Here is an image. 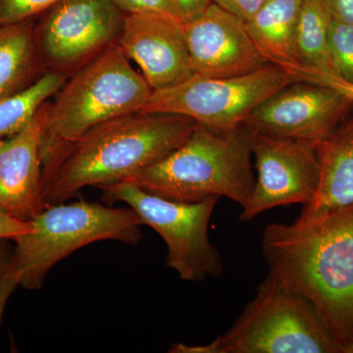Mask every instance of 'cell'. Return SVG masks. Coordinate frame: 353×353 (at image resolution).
I'll return each instance as SVG.
<instances>
[{
    "label": "cell",
    "mask_w": 353,
    "mask_h": 353,
    "mask_svg": "<svg viewBox=\"0 0 353 353\" xmlns=\"http://www.w3.org/2000/svg\"><path fill=\"white\" fill-rule=\"evenodd\" d=\"M262 252L269 272L314 306L341 353H353V204L269 225Z\"/></svg>",
    "instance_id": "1"
},
{
    "label": "cell",
    "mask_w": 353,
    "mask_h": 353,
    "mask_svg": "<svg viewBox=\"0 0 353 353\" xmlns=\"http://www.w3.org/2000/svg\"><path fill=\"white\" fill-rule=\"evenodd\" d=\"M197 123L176 114L137 112L99 125L65 148L43 171L46 205L83 188L125 182L187 141Z\"/></svg>",
    "instance_id": "2"
},
{
    "label": "cell",
    "mask_w": 353,
    "mask_h": 353,
    "mask_svg": "<svg viewBox=\"0 0 353 353\" xmlns=\"http://www.w3.org/2000/svg\"><path fill=\"white\" fill-rule=\"evenodd\" d=\"M252 154L245 126L216 131L197 124L185 143L125 182L172 201L226 197L243 208L254 187Z\"/></svg>",
    "instance_id": "3"
},
{
    "label": "cell",
    "mask_w": 353,
    "mask_h": 353,
    "mask_svg": "<svg viewBox=\"0 0 353 353\" xmlns=\"http://www.w3.org/2000/svg\"><path fill=\"white\" fill-rule=\"evenodd\" d=\"M152 92L117 41L104 48L66 81L50 104L41 139L43 171L90 130L141 112Z\"/></svg>",
    "instance_id": "4"
},
{
    "label": "cell",
    "mask_w": 353,
    "mask_h": 353,
    "mask_svg": "<svg viewBox=\"0 0 353 353\" xmlns=\"http://www.w3.org/2000/svg\"><path fill=\"white\" fill-rule=\"evenodd\" d=\"M173 353H341L305 297L269 272L226 333L203 345L175 343Z\"/></svg>",
    "instance_id": "5"
},
{
    "label": "cell",
    "mask_w": 353,
    "mask_h": 353,
    "mask_svg": "<svg viewBox=\"0 0 353 353\" xmlns=\"http://www.w3.org/2000/svg\"><path fill=\"white\" fill-rule=\"evenodd\" d=\"M31 224L29 233L14 241L13 259L21 287L34 290L53 266L83 246L101 241L137 245L143 223L132 208L81 201L48 206Z\"/></svg>",
    "instance_id": "6"
},
{
    "label": "cell",
    "mask_w": 353,
    "mask_h": 353,
    "mask_svg": "<svg viewBox=\"0 0 353 353\" xmlns=\"http://www.w3.org/2000/svg\"><path fill=\"white\" fill-rule=\"evenodd\" d=\"M101 189L104 201L127 204L143 225L160 234L168 248L166 266L175 270L182 280L201 282L223 273L222 257L208 234L209 221L218 197L196 202L172 201L130 182Z\"/></svg>",
    "instance_id": "7"
},
{
    "label": "cell",
    "mask_w": 353,
    "mask_h": 353,
    "mask_svg": "<svg viewBox=\"0 0 353 353\" xmlns=\"http://www.w3.org/2000/svg\"><path fill=\"white\" fill-rule=\"evenodd\" d=\"M296 82L289 72L270 64L230 78L194 74L173 87L153 90L141 112L176 114L209 129L232 131L243 127L272 95Z\"/></svg>",
    "instance_id": "8"
},
{
    "label": "cell",
    "mask_w": 353,
    "mask_h": 353,
    "mask_svg": "<svg viewBox=\"0 0 353 353\" xmlns=\"http://www.w3.org/2000/svg\"><path fill=\"white\" fill-rule=\"evenodd\" d=\"M125 16L113 0H59L36 28L41 61L63 72L95 57L117 41Z\"/></svg>",
    "instance_id": "9"
},
{
    "label": "cell",
    "mask_w": 353,
    "mask_h": 353,
    "mask_svg": "<svg viewBox=\"0 0 353 353\" xmlns=\"http://www.w3.org/2000/svg\"><path fill=\"white\" fill-rule=\"evenodd\" d=\"M250 141L257 175L241 220L248 222L279 206L307 205L319 183L317 146L254 132H250Z\"/></svg>",
    "instance_id": "10"
},
{
    "label": "cell",
    "mask_w": 353,
    "mask_h": 353,
    "mask_svg": "<svg viewBox=\"0 0 353 353\" xmlns=\"http://www.w3.org/2000/svg\"><path fill=\"white\" fill-rule=\"evenodd\" d=\"M352 102L326 85L290 83L265 101L245 121L250 132L318 146L338 128Z\"/></svg>",
    "instance_id": "11"
},
{
    "label": "cell",
    "mask_w": 353,
    "mask_h": 353,
    "mask_svg": "<svg viewBox=\"0 0 353 353\" xmlns=\"http://www.w3.org/2000/svg\"><path fill=\"white\" fill-rule=\"evenodd\" d=\"M183 26L190 66L196 75L230 78L269 65L255 48L245 23L214 3Z\"/></svg>",
    "instance_id": "12"
},
{
    "label": "cell",
    "mask_w": 353,
    "mask_h": 353,
    "mask_svg": "<svg viewBox=\"0 0 353 353\" xmlns=\"http://www.w3.org/2000/svg\"><path fill=\"white\" fill-rule=\"evenodd\" d=\"M117 43L136 62L152 90L194 75L183 22L157 14L126 15Z\"/></svg>",
    "instance_id": "13"
},
{
    "label": "cell",
    "mask_w": 353,
    "mask_h": 353,
    "mask_svg": "<svg viewBox=\"0 0 353 353\" xmlns=\"http://www.w3.org/2000/svg\"><path fill=\"white\" fill-rule=\"evenodd\" d=\"M50 106L44 103L22 131L0 141V209L25 222L48 208L43 196L41 139Z\"/></svg>",
    "instance_id": "14"
},
{
    "label": "cell",
    "mask_w": 353,
    "mask_h": 353,
    "mask_svg": "<svg viewBox=\"0 0 353 353\" xmlns=\"http://www.w3.org/2000/svg\"><path fill=\"white\" fill-rule=\"evenodd\" d=\"M320 176L312 201L299 218L314 217L353 204V121L336 130L317 146Z\"/></svg>",
    "instance_id": "15"
},
{
    "label": "cell",
    "mask_w": 353,
    "mask_h": 353,
    "mask_svg": "<svg viewBox=\"0 0 353 353\" xmlns=\"http://www.w3.org/2000/svg\"><path fill=\"white\" fill-rule=\"evenodd\" d=\"M303 0H267L245 22L246 29L265 61L285 71L301 66L296 53V27Z\"/></svg>",
    "instance_id": "16"
},
{
    "label": "cell",
    "mask_w": 353,
    "mask_h": 353,
    "mask_svg": "<svg viewBox=\"0 0 353 353\" xmlns=\"http://www.w3.org/2000/svg\"><path fill=\"white\" fill-rule=\"evenodd\" d=\"M39 62L32 19L0 25V99L36 80Z\"/></svg>",
    "instance_id": "17"
},
{
    "label": "cell",
    "mask_w": 353,
    "mask_h": 353,
    "mask_svg": "<svg viewBox=\"0 0 353 353\" xmlns=\"http://www.w3.org/2000/svg\"><path fill=\"white\" fill-rule=\"evenodd\" d=\"M67 78L64 72H46L27 87L0 99V141L22 131L48 99L63 87Z\"/></svg>",
    "instance_id": "18"
},
{
    "label": "cell",
    "mask_w": 353,
    "mask_h": 353,
    "mask_svg": "<svg viewBox=\"0 0 353 353\" xmlns=\"http://www.w3.org/2000/svg\"><path fill=\"white\" fill-rule=\"evenodd\" d=\"M331 17L321 0H303L296 27L299 63L333 73L329 51Z\"/></svg>",
    "instance_id": "19"
},
{
    "label": "cell",
    "mask_w": 353,
    "mask_h": 353,
    "mask_svg": "<svg viewBox=\"0 0 353 353\" xmlns=\"http://www.w3.org/2000/svg\"><path fill=\"white\" fill-rule=\"evenodd\" d=\"M329 51L333 73L353 83V25L331 19Z\"/></svg>",
    "instance_id": "20"
},
{
    "label": "cell",
    "mask_w": 353,
    "mask_h": 353,
    "mask_svg": "<svg viewBox=\"0 0 353 353\" xmlns=\"http://www.w3.org/2000/svg\"><path fill=\"white\" fill-rule=\"evenodd\" d=\"M59 0H0V25L32 19Z\"/></svg>",
    "instance_id": "21"
},
{
    "label": "cell",
    "mask_w": 353,
    "mask_h": 353,
    "mask_svg": "<svg viewBox=\"0 0 353 353\" xmlns=\"http://www.w3.org/2000/svg\"><path fill=\"white\" fill-rule=\"evenodd\" d=\"M6 241L0 240V324L9 299L20 285L19 274L14 264L13 250Z\"/></svg>",
    "instance_id": "22"
},
{
    "label": "cell",
    "mask_w": 353,
    "mask_h": 353,
    "mask_svg": "<svg viewBox=\"0 0 353 353\" xmlns=\"http://www.w3.org/2000/svg\"><path fill=\"white\" fill-rule=\"evenodd\" d=\"M290 74L296 78V82L317 83L334 88L353 103V83L343 80L332 72L301 65Z\"/></svg>",
    "instance_id": "23"
},
{
    "label": "cell",
    "mask_w": 353,
    "mask_h": 353,
    "mask_svg": "<svg viewBox=\"0 0 353 353\" xmlns=\"http://www.w3.org/2000/svg\"><path fill=\"white\" fill-rule=\"evenodd\" d=\"M113 1L126 15L157 14V15H163L178 19L169 0H113Z\"/></svg>",
    "instance_id": "24"
},
{
    "label": "cell",
    "mask_w": 353,
    "mask_h": 353,
    "mask_svg": "<svg viewBox=\"0 0 353 353\" xmlns=\"http://www.w3.org/2000/svg\"><path fill=\"white\" fill-rule=\"evenodd\" d=\"M267 0H212L213 3L234 14L243 22L252 19Z\"/></svg>",
    "instance_id": "25"
},
{
    "label": "cell",
    "mask_w": 353,
    "mask_h": 353,
    "mask_svg": "<svg viewBox=\"0 0 353 353\" xmlns=\"http://www.w3.org/2000/svg\"><path fill=\"white\" fill-rule=\"evenodd\" d=\"M31 229V222L16 219L0 209V240L15 241Z\"/></svg>",
    "instance_id": "26"
},
{
    "label": "cell",
    "mask_w": 353,
    "mask_h": 353,
    "mask_svg": "<svg viewBox=\"0 0 353 353\" xmlns=\"http://www.w3.org/2000/svg\"><path fill=\"white\" fill-rule=\"evenodd\" d=\"M169 1L176 17L183 23L196 17L213 3L212 0H169Z\"/></svg>",
    "instance_id": "27"
},
{
    "label": "cell",
    "mask_w": 353,
    "mask_h": 353,
    "mask_svg": "<svg viewBox=\"0 0 353 353\" xmlns=\"http://www.w3.org/2000/svg\"><path fill=\"white\" fill-rule=\"evenodd\" d=\"M332 20L353 25V0H321Z\"/></svg>",
    "instance_id": "28"
}]
</instances>
